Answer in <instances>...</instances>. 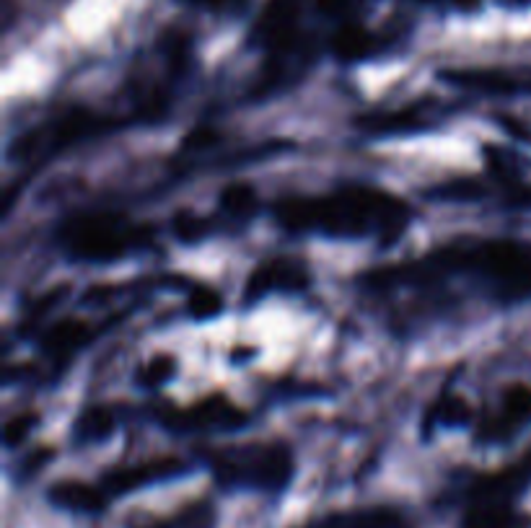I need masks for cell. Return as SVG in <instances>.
<instances>
[{"mask_svg": "<svg viewBox=\"0 0 531 528\" xmlns=\"http://www.w3.org/2000/svg\"><path fill=\"white\" fill-rule=\"evenodd\" d=\"M433 417L441 425H464L469 420V407L459 396H443L441 402L433 407Z\"/></svg>", "mask_w": 531, "mask_h": 528, "instance_id": "cell-24", "label": "cell"}, {"mask_svg": "<svg viewBox=\"0 0 531 528\" xmlns=\"http://www.w3.org/2000/svg\"><path fill=\"white\" fill-rule=\"evenodd\" d=\"M306 528H410V523L394 508H361L332 513Z\"/></svg>", "mask_w": 531, "mask_h": 528, "instance_id": "cell-13", "label": "cell"}, {"mask_svg": "<svg viewBox=\"0 0 531 528\" xmlns=\"http://www.w3.org/2000/svg\"><path fill=\"white\" fill-rule=\"evenodd\" d=\"M221 210L231 218H249L257 210V192L244 182L228 184L221 192Z\"/></svg>", "mask_w": 531, "mask_h": 528, "instance_id": "cell-20", "label": "cell"}, {"mask_svg": "<svg viewBox=\"0 0 531 528\" xmlns=\"http://www.w3.org/2000/svg\"><path fill=\"white\" fill-rule=\"evenodd\" d=\"M317 8L327 16H340L350 8V0H317Z\"/></svg>", "mask_w": 531, "mask_h": 528, "instance_id": "cell-28", "label": "cell"}, {"mask_svg": "<svg viewBox=\"0 0 531 528\" xmlns=\"http://www.w3.org/2000/svg\"><path fill=\"white\" fill-rule=\"evenodd\" d=\"M462 528H531V516L513 503H467Z\"/></svg>", "mask_w": 531, "mask_h": 528, "instance_id": "cell-14", "label": "cell"}, {"mask_svg": "<svg viewBox=\"0 0 531 528\" xmlns=\"http://www.w3.org/2000/svg\"><path fill=\"white\" fill-rule=\"evenodd\" d=\"M177 371V360L171 358V355H156L153 360H148L138 373V384L146 386V389H159L174 376Z\"/></svg>", "mask_w": 531, "mask_h": 528, "instance_id": "cell-22", "label": "cell"}, {"mask_svg": "<svg viewBox=\"0 0 531 528\" xmlns=\"http://www.w3.org/2000/svg\"><path fill=\"white\" fill-rule=\"evenodd\" d=\"M215 482L226 490L280 492L293 479V451L285 443H247L215 448L208 456Z\"/></svg>", "mask_w": 531, "mask_h": 528, "instance_id": "cell-4", "label": "cell"}, {"mask_svg": "<svg viewBox=\"0 0 531 528\" xmlns=\"http://www.w3.org/2000/svg\"><path fill=\"white\" fill-rule=\"evenodd\" d=\"M526 422H531V389L524 384L508 386L503 399H500V409L482 425L480 438L506 440L516 430L524 428Z\"/></svg>", "mask_w": 531, "mask_h": 528, "instance_id": "cell-11", "label": "cell"}, {"mask_svg": "<svg viewBox=\"0 0 531 528\" xmlns=\"http://www.w3.org/2000/svg\"><path fill=\"white\" fill-rule=\"evenodd\" d=\"M443 275H469L498 298L516 303L531 298V246L513 239H482L472 244H451L405 267L371 272V288H389L394 283H428Z\"/></svg>", "mask_w": 531, "mask_h": 528, "instance_id": "cell-2", "label": "cell"}, {"mask_svg": "<svg viewBox=\"0 0 531 528\" xmlns=\"http://www.w3.org/2000/svg\"><path fill=\"white\" fill-rule=\"evenodd\" d=\"M174 233H177L179 239L192 244V241H200L208 233V220L197 218L192 213H179L174 218Z\"/></svg>", "mask_w": 531, "mask_h": 528, "instance_id": "cell-25", "label": "cell"}, {"mask_svg": "<svg viewBox=\"0 0 531 528\" xmlns=\"http://www.w3.org/2000/svg\"><path fill=\"white\" fill-rule=\"evenodd\" d=\"M187 311H190L192 319H213L223 311L221 293L210 285H195L190 290V298H187Z\"/></svg>", "mask_w": 531, "mask_h": 528, "instance_id": "cell-21", "label": "cell"}, {"mask_svg": "<svg viewBox=\"0 0 531 528\" xmlns=\"http://www.w3.org/2000/svg\"><path fill=\"white\" fill-rule=\"evenodd\" d=\"M114 425H117V420H114L112 409L91 407L83 409L78 415L73 433H76V440H81V443H99V440H107L114 433Z\"/></svg>", "mask_w": 531, "mask_h": 528, "instance_id": "cell-19", "label": "cell"}, {"mask_svg": "<svg viewBox=\"0 0 531 528\" xmlns=\"http://www.w3.org/2000/svg\"><path fill=\"white\" fill-rule=\"evenodd\" d=\"M190 3H195V6H205L210 8V11H223V8L239 6L241 0H190Z\"/></svg>", "mask_w": 531, "mask_h": 528, "instance_id": "cell-29", "label": "cell"}, {"mask_svg": "<svg viewBox=\"0 0 531 528\" xmlns=\"http://www.w3.org/2000/svg\"><path fill=\"white\" fill-rule=\"evenodd\" d=\"M311 283V275L304 262L288 257L267 259L257 264L252 275L247 277L244 288V303H257L270 293H298Z\"/></svg>", "mask_w": 531, "mask_h": 528, "instance_id": "cell-8", "label": "cell"}, {"mask_svg": "<svg viewBox=\"0 0 531 528\" xmlns=\"http://www.w3.org/2000/svg\"><path fill=\"white\" fill-rule=\"evenodd\" d=\"M169 430L177 433H223V430H239L249 422V415L241 407H236L228 396L213 394L203 402L192 404L187 409H171L166 415H161Z\"/></svg>", "mask_w": 531, "mask_h": 528, "instance_id": "cell-6", "label": "cell"}, {"mask_svg": "<svg viewBox=\"0 0 531 528\" xmlns=\"http://www.w3.org/2000/svg\"><path fill=\"white\" fill-rule=\"evenodd\" d=\"M531 482V453L519 464L506 466L495 474H485L469 487L467 503H513L516 495Z\"/></svg>", "mask_w": 531, "mask_h": 528, "instance_id": "cell-10", "label": "cell"}, {"mask_svg": "<svg viewBox=\"0 0 531 528\" xmlns=\"http://www.w3.org/2000/svg\"><path fill=\"white\" fill-rule=\"evenodd\" d=\"M332 52L340 57L342 63H353V60H363L373 52V37L366 32L361 24H345L337 29L335 39H332Z\"/></svg>", "mask_w": 531, "mask_h": 528, "instance_id": "cell-18", "label": "cell"}, {"mask_svg": "<svg viewBox=\"0 0 531 528\" xmlns=\"http://www.w3.org/2000/svg\"><path fill=\"white\" fill-rule=\"evenodd\" d=\"M213 132L210 130H205V127H200V130H195V132H190V135H187V138H184V151H200V148H205V145H210L213 143Z\"/></svg>", "mask_w": 531, "mask_h": 528, "instance_id": "cell-27", "label": "cell"}, {"mask_svg": "<svg viewBox=\"0 0 531 528\" xmlns=\"http://www.w3.org/2000/svg\"><path fill=\"white\" fill-rule=\"evenodd\" d=\"M91 337H94L91 324L81 319H63L60 324L47 329L45 337H42V350L52 358H68L76 350H81L83 345H89Z\"/></svg>", "mask_w": 531, "mask_h": 528, "instance_id": "cell-15", "label": "cell"}, {"mask_svg": "<svg viewBox=\"0 0 531 528\" xmlns=\"http://www.w3.org/2000/svg\"><path fill=\"white\" fill-rule=\"evenodd\" d=\"M47 459H52L50 448H37V453H32V456H26V459L21 461L19 472H24V477H32L39 466H45Z\"/></svg>", "mask_w": 531, "mask_h": 528, "instance_id": "cell-26", "label": "cell"}, {"mask_svg": "<svg viewBox=\"0 0 531 528\" xmlns=\"http://www.w3.org/2000/svg\"><path fill=\"white\" fill-rule=\"evenodd\" d=\"M423 3H430V0H423Z\"/></svg>", "mask_w": 531, "mask_h": 528, "instance_id": "cell-31", "label": "cell"}, {"mask_svg": "<svg viewBox=\"0 0 531 528\" xmlns=\"http://www.w3.org/2000/svg\"><path fill=\"white\" fill-rule=\"evenodd\" d=\"M117 127V122L107 114L91 112V109H70L60 114L52 122L34 127L21 138H16L11 148V161H34V158H50L55 153L65 151L68 145L78 140L96 138L102 132H109Z\"/></svg>", "mask_w": 531, "mask_h": 528, "instance_id": "cell-5", "label": "cell"}, {"mask_svg": "<svg viewBox=\"0 0 531 528\" xmlns=\"http://www.w3.org/2000/svg\"><path fill=\"white\" fill-rule=\"evenodd\" d=\"M153 239L148 226H138L117 213H81L68 218L57 231V241L70 259L89 264L117 262L138 249H146Z\"/></svg>", "mask_w": 531, "mask_h": 528, "instance_id": "cell-3", "label": "cell"}, {"mask_svg": "<svg viewBox=\"0 0 531 528\" xmlns=\"http://www.w3.org/2000/svg\"><path fill=\"white\" fill-rule=\"evenodd\" d=\"M184 472H187V464H184L182 459H174V456L140 461V464L120 466V469H112L109 474H104L102 490L107 492L109 500H112V497L127 495V492H135L140 490V487H148V484L174 479Z\"/></svg>", "mask_w": 531, "mask_h": 528, "instance_id": "cell-9", "label": "cell"}, {"mask_svg": "<svg viewBox=\"0 0 531 528\" xmlns=\"http://www.w3.org/2000/svg\"><path fill=\"white\" fill-rule=\"evenodd\" d=\"M428 125L423 114L418 109H399V112L389 114H373V117H363L358 120V127L371 135H389V132H412L423 130Z\"/></svg>", "mask_w": 531, "mask_h": 528, "instance_id": "cell-16", "label": "cell"}, {"mask_svg": "<svg viewBox=\"0 0 531 528\" xmlns=\"http://www.w3.org/2000/svg\"><path fill=\"white\" fill-rule=\"evenodd\" d=\"M37 422V412H21V415L11 417V420L6 422V428H3V443H6V448L21 446V443L29 438V433L37 428Z\"/></svg>", "mask_w": 531, "mask_h": 528, "instance_id": "cell-23", "label": "cell"}, {"mask_svg": "<svg viewBox=\"0 0 531 528\" xmlns=\"http://www.w3.org/2000/svg\"><path fill=\"white\" fill-rule=\"evenodd\" d=\"M272 213L291 233L379 239L381 244L397 241L412 218L410 205L402 197L371 184H345L319 197H283Z\"/></svg>", "mask_w": 531, "mask_h": 528, "instance_id": "cell-1", "label": "cell"}, {"mask_svg": "<svg viewBox=\"0 0 531 528\" xmlns=\"http://www.w3.org/2000/svg\"><path fill=\"white\" fill-rule=\"evenodd\" d=\"M215 510L213 505L200 500L187 508H182L177 516L171 518H148V521L133 523L130 528H213Z\"/></svg>", "mask_w": 531, "mask_h": 528, "instance_id": "cell-17", "label": "cell"}, {"mask_svg": "<svg viewBox=\"0 0 531 528\" xmlns=\"http://www.w3.org/2000/svg\"><path fill=\"white\" fill-rule=\"evenodd\" d=\"M47 497L57 508L83 513V516L104 513L109 505V495L102 490V484H89L81 479H60L47 490Z\"/></svg>", "mask_w": 531, "mask_h": 528, "instance_id": "cell-12", "label": "cell"}, {"mask_svg": "<svg viewBox=\"0 0 531 528\" xmlns=\"http://www.w3.org/2000/svg\"><path fill=\"white\" fill-rule=\"evenodd\" d=\"M298 16H301V0H267V6L254 21L252 42L270 50L272 55L298 50L301 42Z\"/></svg>", "mask_w": 531, "mask_h": 528, "instance_id": "cell-7", "label": "cell"}, {"mask_svg": "<svg viewBox=\"0 0 531 528\" xmlns=\"http://www.w3.org/2000/svg\"><path fill=\"white\" fill-rule=\"evenodd\" d=\"M456 6L462 8V11H472V8L480 6V0H456Z\"/></svg>", "mask_w": 531, "mask_h": 528, "instance_id": "cell-30", "label": "cell"}]
</instances>
